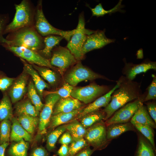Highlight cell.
<instances>
[{
	"mask_svg": "<svg viewBox=\"0 0 156 156\" xmlns=\"http://www.w3.org/2000/svg\"><path fill=\"white\" fill-rule=\"evenodd\" d=\"M135 129L133 124L129 122L109 125L106 126L107 139L110 141L126 132L135 131Z\"/></svg>",
	"mask_w": 156,
	"mask_h": 156,
	"instance_id": "cell-23",
	"label": "cell"
},
{
	"mask_svg": "<svg viewBox=\"0 0 156 156\" xmlns=\"http://www.w3.org/2000/svg\"><path fill=\"white\" fill-rule=\"evenodd\" d=\"M66 130L71 135L73 140L84 138L86 129L77 120H73L66 124Z\"/></svg>",
	"mask_w": 156,
	"mask_h": 156,
	"instance_id": "cell-26",
	"label": "cell"
},
{
	"mask_svg": "<svg viewBox=\"0 0 156 156\" xmlns=\"http://www.w3.org/2000/svg\"><path fill=\"white\" fill-rule=\"evenodd\" d=\"M132 124L137 123L155 129L156 123L149 115L146 106L142 103L130 120Z\"/></svg>",
	"mask_w": 156,
	"mask_h": 156,
	"instance_id": "cell-20",
	"label": "cell"
},
{
	"mask_svg": "<svg viewBox=\"0 0 156 156\" xmlns=\"http://www.w3.org/2000/svg\"><path fill=\"white\" fill-rule=\"evenodd\" d=\"M148 112L155 122L156 123V104L155 101L149 102L146 103Z\"/></svg>",
	"mask_w": 156,
	"mask_h": 156,
	"instance_id": "cell-42",
	"label": "cell"
},
{
	"mask_svg": "<svg viewBox=\"0 0 156 156\" xmlns=\"http://www.w3.org/2000/svg\"><path fill=\"white\" fill-rule=\"evenodd\" d=\"M52 51L50 64L57 68L62 75L69 67L77 63L75 57L66 47L57 46Z\"/></svg>",
	"mask_w": 156,
	"mask_h": 156,
	"instance_id": "cell-11",
	"label": "cell"
},
{
	"mask_svg": "<svg viewBox=\"0 0 156 156\" xmlns=\"http://www.w3.org/2000/svg\"><path fill=\"white\" fill-rule=\"evenodd\" d=\"M143 57L142 50H139L137 53V58L142 59Z\"/></svg>",
	"mask_w": 156,
	"mask_h": 156,
	"instance_id": "cell-48",
	"label": "cell"
},
{
	"mask_svg": "<svg viewBox=\"0 0 156 156\" xmlns=\"http://www.w3.org/2000/svg\"><path fill=\"white\" fill-rule=\"evenodd\" d=\"M122 78V76L116 81V85L108 92L98 98L86 107H83L81 112L77 116L75 120H79L87 114L97 111L102 107H105L110 101L113 92L120 86Z\"/></svg>",
	"mask_w": 156,
	"mask_h": 156,
	"instance_id": "cell-15",
	"label": "cell"
},
{
	"mask_svg": "<svg viewBox=\"0 0 156 156\" xmlns=\"http://www.w3.org/2000/svg\"><path fill=\"white\" fill-rule=\"evenodd\" d=\"M156 150L143 137L139 136L135 156H156Z\"/></svg>",
	"mask_w": 156,
	"mask_h": 156,
	"instance_id": "cell-30",
	"label": "cell"
},
{
	"mask_svg": "<svg viewBox=\"0 0 156 156\" xmlns=\"http://www.w3.org/2000/svg\"><path fill=\"white\" fill-rule=\"evenodd\" d=\"M28 75L24 71L10 87L8 94L12 103H15L21 99L25 94L27 88Z\"/></svg>",
	"mask_w": 156,
	"mask_h": 156,
	"instance_id": "cell-16",
	"label": "cell"
},
{
	"mask_svg": "<svg viewBox=\"0 0 156 156\" xmlns=\"http://www.w3.org/2000/svg\"><path fill=\"white\" fill-rule=\"evenodd\" d=\"M94 151L93 149H91L89 146L78 152L73 156H91Z\"/></svg>",
	"mask_w": 156,
	"mask_h": 156,
	"instance_id": "cell-45",
	"label": "cell"
},
{
	"mask_svg": "<svg viewBox=\"0 0 156 156\" xmlns=\"http://www.w3.org/2000/svg\"><path fill=\"white\" fill-rule=\"evenodd\" d=\"M0 45L23 47L37 51L44 46L43 37L37 32L34 26L23 27L8 34L2 40Z\"/></svg>",
	"mask_w": 156,
	"mask_h": 156,
	"instance_id": "cell-2",
	"label": "cell"
},
{
	"mask_svg": "<svg viewBox=\"0 0 156 156\" xmlns=\"http://www.w3.org/2000/svg\"><path fill=\"white\" fill-rule=\"evenodd\" d=\"M63 38L60 36L55 35H50L44 37V47L42 50L36 52L43 57L49 60V59L51 57L53 49L59 45Z\"/></svg>",
	"mask_w": 156,
	"mask_h": 156,
	"instance_id": "cell-21",
	"label": "cell"
},
{
	"mask_svg": "<svg viewBox=\"0 0 156 156\" xmlns=\"http://www.w3.org/2000/svg\"><path fill=\"white\" fill-rule=\"evenodd\" d=\"M27 95L31 102L37 111L41 110L44 105L41 101L40 97L37 91L34 83L31 81L27 87Z\"/></svg>",
	"mask_w": 156,
	"mask_h": 156,
	"instance_id": "cell-34",
	"label": "cell"
},
{
	"mask_svg": "<svg viewBox=\"0 0 156 156\" xmlns=\"http://www.w3.org/2000/svg\"><path fill=\"white\" fill-rule=\"evenodd\" d=\"M12 109L10 100L6 93H4L0 101V121L11 120L13 118Z\"/></svg>",
	"mask_w": 156,
	"mask_h": 156,
	"instance_id": "cell-28",
	"label": "cell"
},
{
	"mask_svg": "<svg viewBox=\"0 0 156 156\" xmlns=\"http://www.w3.org/2000/svg\"><path fill=\"white\" fill-rule=\"evenodd\" d=\"M85 25L84 14L81 13L79 16L75 32L72 36L66 46L77 61H80L84 57L82 54V50L87 35L92 34L95 31L86 29Z\"/></svg>",
	"mask_w": 156,
	"mask_h": 156,
	"instance_id": "cell-5",
	"label": "cell"
},
{
	"mask_svg": "<svg viewBox=\"0 0 156 156\" xmlns=\"http://www.w3.org/2000/svg\"><path fill=\"white\" fill-rule=\"evenodd\" d=\"M83 108L70 112L60 113L52 116L48 127L49 129H52L66 124L75 120L77 116L81 112Z\"/></svg>",
	"mask_w": 156,
	"mask_h": 156,
	"instance_id": "cell-19",
	"label": "cell"
},
{
	"mask_svg": "<svg viewBox=\"0 0 156 156\" xmlns=\"http://www.w3.org/2000/svg\"><path fill=\"white\" fill-rule=\"evenodd\" d=\"M2 46L6 50L12 52L15 55L30 64L47 67L58 71L57 68L51 65L49 60L43 57L35 51L23 47H14L5 45Z\"/></svg>",
	"mask_w": 156,
	"mask_h": 156,
	"instance_id": "cell-10",
	"label": "cell"
},
{
	"mask_svg": "<svg viewBox=\"0 0 156 156\" xmlns=\"http://www.w3.org/2000/svg\"><path fill=\"white\" fill-rule=\"evenodd\" d=\"M147 90L138 99L130 102L116 111L105 122L106 126L129 122L140 105L144 103L146 95Z\"/></svg>",
	"mask_w": 156,
	"mask_h": 156,
	"instance_id": "cell-9",
	"label": "cell"
},
{
	"mask_svg": "<svg viewBox=\"0 0 156 156\" xmlns=\"http://www.w3.org/2000/svg\"><path fill=\"white\" fill-rule=\"evenodd\" d=\"M105 114L99 109L87 114L79 119V122L86 129L103 120H105Z\"/></svg>",
	"mask_w": 156,
	"mask_h": 156,
	"instance_id": "cell-24",
	"label": "cell"
},
{
	"mask_svg": "<svg viewBox=\"0 0 156 156\" xmlns=\"http://www.w3.org/2000/svg\"><path fill=\"white\" fill-rule=\"evenodd\" d=\"M17 119L22 127L30 135L34 133L39 122V118L37 117L24 114L18 116Z\"/></svg>",
	"mask_w": 156,
	"mask_h": 156,
	"instance_id": "cell-27",
	"label": "cell"
},
{
	"mask_svg": "<svg viewBox=\"0 0 156 156\" xmlns=\"http://www.w3.org/2000/svg\"><path fill=\"white\" fill-rule=\"evenodd\" d=\"M15 79L5 76L0 71V90L5 92L11 86Z\"/></svg>",
	"mask_w": 156,
	"mask_h": 156,
	"instance_id": "cell-40",
	"label": "cell"
},
{
	"mask_svg": "<svg viewBox=\"0 0 156 156\" xmlns=\"http://www.w3.org/2000/svg\"><path fill=\"white\" fill-rule=\"evenodd\" d=\"M122 0H120L117 4L113 8L109 10H105L103 8L101 3H99L94 8H92L89 5H87L90 9L92 12V16H95L97 17L100 16H103L106 14H109L111 15L112 13H115L117 12H124L125 11L121 9L124 7V5H122Z\"/></svg>",
	"mask_w": 156,
	"mask_h": 156,
	"instance_id": "cell-31",
	"label": "cell"
},
{
	"mask_svg": "<svg viewBox=\"0 0 156 156\" xmlns=\"http://www.w3.org/2000/svg\"><path fill=\"white\" fill-rule=\"evenodd\" d=\"M135 128L140 132L148 140L154 148L155 150L153 129L151 127L139 123L132 124Z\"/></svg>",
	"mask_w": 156,
	"mask_h": 156,
	"instance_id": "cell-35",
	"label": "cell"
},
{
	"mask_svg": "<svg viewBox=\"0 0 156 156\" xmlns=\"http://www.w3.org/2000/svg\"><path fill=\"white\" fill-rule=\"evenodd\" d=\"M69 150L68 145H62L57 152L59 156H68Z\"/></svg>",
	"mask_w": 156,
	"mask_h": 156,
	"instance_id": "cell-46",
	"label": "cell"
},
{
	"mask_svg": "<svg viewBox=\"0 0 156 156\" xmlns=\"http://www.w3.org/2000/svg\"><path fill=\"white\" fill-rule=\"evenodd\" d=\"M66 130L65 124L57 127L48 133L46 138V147L48 151H51L54 149L58 139Z\"/></svg>",
	"mask_w": 156,
	"mask_h": 156,
	"instance_id": "cell-29",
	"label": "cell"
},
{
	"mask_svg": "<svg viewBox=\"0 0 156 156\" xmlns=\"http://www.w3.org/2000/svg\"><path fill=\"white\" fill-rule=\"evenodd\" d=\"M98 79L114 81L94 72L83 65L80 61H79L66 75L65 80L67 83L74 86L82 81L93 80Z\"/></svg>",
	"mask_w": 156,
	"mask_h": 156,
	"instance_id": "cell-7",
	"label": "cell"
},
{
	"mask_svg": "<svg viewBox=\"0 0 156 156\" xmlns=\"http://www.w3.org/2000/svg\"><path fill=\"white\" fill-rule=\"evenodd\" d=\"M14 5L16 12L14 17L6 26L3 35L23 27L34 26L36 8L31 2L23 0Z\"/></svg>",
	"mask_w": 156,
	"mask_h": 156,
	"instance_id": "cell-3",
	"label": "cell"
},
{
	"mask_svg": "<svg viewBox=\"0 0 156 156\" xmlns=\"http://www.w3.org/2000/svg\"><path fill=\"white\" fill-rule=\"evenodd\" d=\"M29 144L22 139L10 146L8 151L10 156H27Z\"/></svg>",
	"mask_w": 156,
	"mask_h": 156,
	"instance_id": "cell-32",
	"label": "cell"
},
{
	"mask_svg": "<svg viewBox=\"0 0 156 156\" xmlns=\"http://www.w3.org/2000/svg\"><path fill=\"white\" fill-rule=\"evenodd\" d=\"M9 144V142H6L0 145V156H4L5 150Z\"/></svg>",
	"mask_w": 156,
	"mask_h": 156,
	"instance_id": "cell-47",
	"label": "cell"
},
{
	"mask_svg": "<svg viewBox=\"0 0 156 156\" xmlns=\"http://www.w3.org/2000/svg\"><path fill=\"white\" fill-rule=\"evenodd\" d=\"M152 80L148 87L146 95L144 100V103L151 100L156 99V76L152 74Z\"/></svg>",
	"mask_w": 156,
	"mask_h": 156,
	"instance_id": "cell-39",
	"label": "cell"
},
{
	"mask_svg": "<svg viewBox=\"0 0 156 156\" xmlns=\"http://www.w3.org/2000/svg\"><path fill=\"white\" fill-rule=\"evenodd\" d=\"M112 88L109 86L92 83L84 87L73 88L70 96L87 104L105 94Z\"/></svg>",
	"mask_w": 156,
	"mask_h": 156,
	"instance_id": "cell-8",
	"label": "cell"
},
{
	"mask_svg": "<svg viewBox=\"0 0 156 156\" xmlns=\"http://www.w3.org/2000/svg\"><path fill=\"white\" fill-rule=\"evenodd\" d=\"M89 146L84 138L73 140L70 144L68 156H73L78 152Z\"/></svg>",
	"mask_w": 156,
	"mask_h": 156,
	"instance_id": "cell-37",
	"label": "cell"
},
{
	"mask_svg": "<svg viewBox=\"0 0 156 156\" xmlns=\"http://www.w3.org/2000/svg\"><path fill=\"white\" fill-rule=\"evenodd\" d=\"M32 64L39 75L49 84L53 85L56 83L58 80V77L54 72L47 67Z\"/></svg>",
	"mask_w": 156,
	"mask_h": 156,
	"instance_id": "cell-33",
	"label": "cell"
},
{
	"mask_svg": "<svg viewBox=\"0 0 156 156\" xmlns=\"http://www.w3.org/2000/svg\"><path fill=\"white\" fill-rule=\"evenodd\" d=\"M73 89V86L66 83L58 90L53 91L44 92L43 94L46 96L50 94H57L61 98H65L71 96L70 95Z\"/></svg>",
	"mask_w": 156,
	"mask_h": 156,
	"instance_id": "cell-38",
	"label": "cell"
},
{
	"mask_svg": "<svg viewBox=\"0 0 156 156\" xmlns=\"http://www.w3.org/2000/svg\"><path fill=\"white\" fill-rule=\"evenodd\" d=\"M125 65L122 70V74L127 79L132 81L136 75L140 73H145L149 70H156V62L146 59L138 64L127 63L126 59L123 60Z\"/></svg>",
	"mask_w": 156,
	"mask_h": 156,
	"instance_id": "cell-13",
	"label": "cell"
},
{
	"mask_svg": "<svg viewBox=\"0 0 156 156\" xmlns=\"http://www.w3.org/2000/svg\"><path fill=\"white\" fill-rule=\"evenodd\" d=\"M42 1L38 2L36 8L34 26L38 34L44 37L50 35L60 36L68 42L75 33L76 29L64 31L55 27L46 18L43 11Z\"/></svg>",
	"mask_w": 156,
	"mask_h": 156,
	"instance_id": "cell-4",
	"label": "cell"
},
{
	"mask_svg": "<svg viewBox=\"0 0 156 156\" xmlns=\"http://www.w3.org/2000/svg\"><path fill=\"white\" fill-rule=\"evenodd\" d=\"M105 29L95 30L92 34L88 35L82 50L84 56L87 53L94 50L101 48L106 45L115 42V39L107 38L105 35Z\"/></svg>",
	"mask_w": 156,
	"mask_h": 156,
	"instance_id": "cell-12",
	"label": "cell"
},
{
	"mask_svg": "<svg viewBox=\"0 0 156 156\" xmlns=\"http://www.w3.org/2000/svg\"><path fill=\"white\" fill-rule=\"evenodd\" d=\"M8 15L7 14H0V44L2 39L3 32L8 25L9 20Z\"/></svg>",
	"mask_w": 156,
	"mask_h": 156,
	"instance_id": "cell-41",
	"label": "cell"
},
{
	"mask_svg": "<svg viewBox=\"0 0 156 156\" xmlns=\"http://www.w3.org/2000/svg\"><path fill=\"white\" fill-rule=\"evenodd\" d=\"M11 122L9 120L2 121L0 125V144L9 142L10 140Z\"/></svg>",
	"mask_w": 156,
	"mask_h": 156,
	"instance_id": "cell-36",
	"label": "cell"
},
{
	"mask_svg": "<svg viewBox=\"0 0 156 156\" xmlns=\"http://www.w3.org/2000/svg\"><path fill=\"white\" fill-rule=\"evenodd\" d=\"M140 83L127 79L124 76L119 87L113 92L110 102L103 110L105 120L127 103L138 98L142 94Z\"/></svg>",
	"mask_w": 156,
	"mask_h": 156,
	"instance_id": "cell-1",
	"label": "cell"
},
{
	"mask_svg": "<svg viewBox=\"0 0 156 156\" xmlns=\"http://www.w3.org/2000/svg\"><path fill=\"white\" fill-rule=\"evenodd\" d=\"M84 138L88 145L92 146L94 151L106 148L109 141L107 138L105 122L101 121L86 129Z\"/></svg>",
	"mask_w": 156,
	"mask_h": 156,
	"instance_id": "cell-6",
	"label": "cell"
},
{
	"mask_svg": "<svg viewBox=\"0 0 156 156\" xmlns=\"http://www.w3.org/2000/svg\"><path fill=\"white\" fill-rule=\"evenodd\" d=\"M47 151L44 147L40 146L35 148L31 152L29 156H48Z\"/></svg>",
	"mask_w": 156,
	"mask_h": 156,
	"instance_id": "cell-44",
	"label": "cell"
},
{
	"mask_svg": "<svg viewBox=\"0 0 156 156\" xmlns=\"http://www.w3.org/2000/svg\"><path fill=\"white\" fill-rule=\"evenodd\" d=\"M73 140L71 135L67 131L64 132L59 140V143L62 145H68L70 144Z\"/></svg>",
	"mask_w": 156,
	"mask_h": 156,
	"instance_id": "cell-43",
	"label": "cell"
},
{
	"mask_svg": "<svg viewBox=\"0 0 156 156\" xmlns=\"http://www.w3.org/2000/svg\"><path fill=\"white\" fill-rule=\"evenodd\" d=\"M46 96L45 103L41 110L39 118L38 127L41 132L44 131L48 127L54 107L61 98L55 94H50Z\"/></svg>",
	"mask_w": 156,
	"mask_h": 156,
	"instance_id": "cell-14",
	"label": "cell"
},
{
	"mask_svg": "<svg viewBox=\"0 0 156 156\" xmlns=\"http://www.w3.org/2000/svg\"><path fill=\"white\" fill-rule=\"evenodd\" d=\"M20 58L23 65L24 71L31 76L38 95L40 97L42 98L44 90L49 88L48 84L41 78L38 72L31 64L24 60Z\"/></svg>",
	"mask_w": 156,
	"mask_h": 156,
	"instance_id": "cell-18",
	"label": "cell"
},
{
	"mask_svg": "<svg viewBox=\"0 0 156 156\" xmlns=\"http://www.w3.org/2000/svg\"><path fill=\"white\" fill-rule=\"evenodd\" d=\"M83 107V104L71 96L61 98L55 104L52 116L60 113H69Z\"/></svg>",
	"mask_w": 156,
	"mask_h": 156,
	"instance_id": "cell-17",
	"label": "cell"
},
{
	"mask_svg": "<svg viewBox=\"0 0 156 156\" xmlns=\"http://www.w3.org/2000/svg\"><path fill=\"white\" fill-rule=\"evenodd\" d=\"M15 108L16 113L18 116L24 114L37 117L39 114V112L37 110L29 99L17 103Z\"/></svg>",
	"mask_w": 156,
	"mask_h": 156,
	"instance_id": "cell-25",
	"label": "cell"
},
{
	"mask_svg": "<svg viewBox=\"0 0 156 156\" xmlns=\"http://www.w3.org/2000/svg\"><path fill=\"white\" fill-rule=\"evenodd\" d=\"M12 122L10 140L11 141L17 142L22 139L30 141L31 139V135L22 127L17 118L13 117L11 120Z\"/></svg>",
	"mask_w": 156,
	"mask_h": 156,
	"instance_id": "cell-22",
	"label": "cell"
}]
</instances>
